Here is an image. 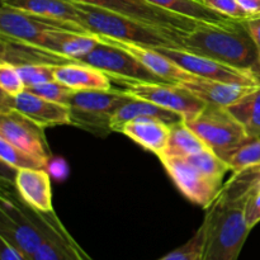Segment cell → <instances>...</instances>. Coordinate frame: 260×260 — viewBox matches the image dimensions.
<instances>
[{"mask_svg": "<svg viewBox=\"0 0 260 260\" xmlns=\"http://www.w3.org/2000/svg\"><path fill=\"white\" fill-rule=\"evenodd\" d=\"M79 24L99 37L114 38L151 48H182L180 30L141 22L95 5L75 2Z\"/></svg>", "mask_w": 260, "mask_h": 260, "instance_id": "3957f363", "label": "cell"}, {"mask_svg": "<svg viewBox=\"0 0 260 260\" xmlns=\"http://www.w3.org/2000/svg\"><path fill=\"white\" fill-rule=\"evenodd\" d=\"M99 42L93 33L76 32L70 29H52L46 33L43 48L76 61L93 50Z\"/></svg>", "mask_w": 260, "mask_h": 260, "instance_id": "44dd1931", "label": "cell"}, {"mask_svg": "<svg viewBox=\"0 0 260 260\" xmlns=\"http://www.w3.org/2000/svg\"><path fill=\"white\" fill-rule=\"evenodd\" d=\"M126 91L135 98L149 101L161 108L179 114L184 121L194 118L205 108L206 103L177 83H144L123 80Z\"/></svg>", "mask_w": 260, "mask_h": 260, "instance_id": "52a82bcc", "label": "cell"}, {"mask_svg": "<svg viewBox=\"0 0 260 260\" xmlns=\"http://www.w3.org/2000/svg\"><path fill=\"white\" fill-rule=\"evenodd\" d=\"M0 108L15 109L43 128L70 124L68 106L47 101L28 90L22 91L18 95H9L2 91Z\"/></svg>", "mask_w": 260, "mask_h": 260, "instance_id": "4fadbf2b", "label": "cell"}, {"mask_svg": "<svg viewBox=\"0 0 260 260\" xmlns=\"http://www.w3.org/2000/svg\"><path fill=\"white\" fill-rule=\"evenodd\" d=\"M249 19L260 18V0H239Z\"/></svg>", "mask_w": 260, "mask_h": 260, "instance_id": "d590c367", "label": "cell"}, {"mask_svg": "<svg viewBox=\"0 0 260 260\" xmlns=\"http://www.w3.org/2000/svg\"><path fill=\"white\" fill-rule=\"evenodd\" d=\"M180 45L183 50L207 56L260 79V53L245 20L229 24L202 23L190 32H183Z\"/></svg>", "mask_w": 260, "mask_h": 260, "instance_id": "7a4b0ae2", "label": "cell"}, {"mask_svg": "<svg viewBox=\"0 0 260 260\" xmlns=\"http://www.w3.org/2000/svg\"><path fill=\"white\" fill-rule=\"evenodd\" d=\"M2 4L41 17L79 24L78 8L74 0H2Z\"/></svg>", "mask_w": 260, "mask_h": 260, "instance_id": "603a6c76", "label": "cell"}, {"mask_svg": "<svg viewBox=\"0 0 260 260\" xmlns=\"http://www.w3.org/2000/svg\"><path fill=\"white\" fill-rule=\"evenodd\" d=\"M142 117L159 118L168 124H172L174 122L183 119L179 114L174 113V112L161 108V107L156 106V104L151 103L149 101H144V99L132 96L113 116L111 123L112 129H113V132H119L122 127H123V124H126L127 122L134 121L136 118H142Z\"/></svg>", "mask_w": 260, "mask_h": 260, "instance_id": "7402d4cb", "label": "cell"}, {"mask_svg": "<svg viewBox=\"0 0 260 260\" xmlns=\"http://www.w3.org/2000/svg\"><path fill=\"white\" fill-rule=\"evenodd\" d=\"M144 2L210 24H229L234 22L230 18H226L225 15L210 9L207 5L203 4L202 0H144Z\"/></svg>", "mask_w": 260, "mask_h": 260, "instance_id": "cb8c5ba5", "label": "cell"}, {"mask_svg": "<svg viewBox=\"0 0 260 260\" xmlns=\"http://www.w3.org/2000/svg\"><path fill=\"white\" fill-rule=\"evenodd\" d=\"M203 4L207 5L210 9L225 15L226 18H230L238 22L248 20V15L241 8L239 0H202Z\"/></svg>", "mask_w": 260, "mask_h": 260, "instance_id": "d6a6232c", "label": "cell"}, {"mask_svg": "<svg viewBox=\"0 0 260 260\" xmlns=\"http://www.w3.org/2000/svg\"><path fill=\"white\" fill-rule=\"evenodd\" d=\"M159 159L180 193L194 205L206 210L220 193L223 182L208 177L187 157L162 155Z\"/></svg>", "mask_w": 260, "mask_h": 260, "instance_id": "9c48e42d", "label": "cell"}, {"mask_svg": "<svg viewBox=\"0 0 260 260\" xmlns=\"http://www.w3.org/2000/svg\"><path fill=\"white\" fill-rule=\"evenodd\" d=\"M55 68L52 65H20L17 66L25 89L38 84L55 80Z\"/></svg>", "mask_w": 260, "mask_h": 260, "instance_id": "4dcf8cb0", "label": "cell"}, {"mask_svg": "<svg viewBox=\"0 0 260 260\" xmlns=\"http://www.w3.org/2000/svg\"><path fill=\"white\" fill-rule=\"evenodd\" d=\"M169 127L170 134L168 146L160 156L164 155V156L185 157L208 149L205 142L188 127L184 119L174 122V123L169 124Z\"/></svg>", "mask_w": 260, "mask_h": 260, "instance_id": "d4e9b609", "label": "cell"}, {"mask_svg": "<svg viewBox=\"0 0 260 260\" xmlns=\"http://www.w3.org/2000/svg\"><path fill=\"white\" fill-rule=\"evenodd\" d=\"M52 29H70L89 33L85 28L75 23L41 17L2 4L0 8V35L2 36L43 48L46 33Z\"/></svg>", "mask_w": 260, "mask_h": 260, "instance_id": "ba28073f", "label": "cell"}, {"mask_svg": "<svg viewBox=\"0 0 260 260\" xmlns=\"http://www.w3.org/2000/svg\"><path fill=\"white\" fill-rule=\"evenodd\" d=\"M0 88L9 95H18L25 90L24 81L17 66L0 61Z\"/></svg>", "mask_w": 260, "mask_h": 260, "instance_id": "1f68e13d", "label": "cell"}, {"mask_svg": "<svg viewBox=\"0 0 260 260\" xmlns=\"http://www.w3.org/2000/svg\"><path fill=\"white\" fill-rule=\"evenodd\" d=\"M25 90L30 91V93L36 94L38 96H42V98L47 99V101L55 102V103L58 104H63V106H68L71 94L74 91L73 89L63 85L62 83L57 81L56 79L55 80L47 81V83L30 86V88H27Z\"/></svg>", "mask_w": 260, "mask_h": 260, "instance_id": "f1b7e54d", "label": "cell"}, {"mask_svg": "<svg viewBox=\"0 0 260 260\" xmlns=\"http://www.w3.org/2000/svg\"><path fill=\"white\" fill-rule=\"evenodd\" d=\"M245 218L251 230L260 222V175L256 178L249 193L245 206Z\"/></svg>", "mask_w": 260, "mask_h": 260, "instance_id": "836d02e7", "label": "cell"}, {"mask_svg": "<svg viewBox=\"0 0 260 260\" xmlns=\"http://www.w3.org/2000/svg\"><path fill=\"white\" fill-rule=\"evenodd\" d=\"M103 71L114 81L165 83L126 50L99 40L98 45L76 60Z\"/></svg>", "mask_w": 260, "mask_h": 260, "instance_id": "8992f818", "label": "cell"}, {"mask_svg": "<svg viewBox=\"0 0 260 260\" xmlns=\"http://www.w3.org/2000/svg\"><path fill=\"white\" fill-rule=\"evenodd\" d=\"M74 2L85 3V4L95 5L141 22L150 24L160 25L169 29L180 30V32H190L203 22L169 12L162 8L155 7L144 0H74Z\"/></svg>", "mask_w": 260, "mask_h": 260, "instance_id": "8fae6325", "label": "cell"}, {"mask_svg": "<svg viewBox=\"0 0 260 260\" xmlns=\"http://www.w3.org/2000/svg\"><path fill=\"white\" fill-rule=\"evenodd\" d=\"M229 111L239 119L249 136H260V85L229 107Z\"/></svg>", "mask_w": 260, "mask_h": 260, "instance_id": "484cf974", "label": "cell"}, {"mask_svg": "<svg viewBox=\"0 0 260 260\" xmlns=\"http://www.w3.org/2000/svg\"><path fill=\"white\" fill-rule=\"evenodd\" d=\"M131 98L126 90L116 89L73 91L68 103L70 124L96 137L109 136L112 118Z\"/></svg>", "mask_w": 260, "mask_h": 260, "instance_id": "277c9868", "label": "cell"}, {"mask_svg": "<svg viewBox=\"0 0 260 260\" xmlns=\"http://www.w3.org/2000/svg\"><path fill=\"white\" fill-rule=\"evenodd\" d=\"M178 84L188 89L190 93L194 94L197 98L205 102L206 104L225 107V108H229V107L238 103L241 98H244L246 94L250 93L254 88H256V86L222 83V81L210 80V79L198 78V76Z\"/></svg>", "mask_w": 260, "mask_h": 260, "instance_id": "e0dca14e", "label": "cell"}, {"mask_svg": "<svg viewBox=\"0 0 260 260\" xmlns=\"http://www.w3.org/2000/svg\"><path fill=\"white\" fill-rule=\"evenodd\" d=\"M203 244V228L200 226L194 235L184 244L175 250L170 251L169 254L164 255L157 260H201V251H202Z\"/></svg>", "mask_w": 260, "mask_h": 260, "instance_id": "f546056e", "label": "cell"}, {"mask_svg": "<svg viewBox=\"0 0 260 260\" xmlns=\"http://www.w3.org/2000/svg\"><path fill=\"white\" fill-rule=\"evenodd\" d=\"M260 167L233 172L220 193L206 208L201 260H238L251 229L246 223L245 206Z\"/></svg>", "mask_w": 260, "mask_h": 260, "instance_id": "6da1fadb", "label": "cell"}, {"mask_svg": "<svg viewBox=\"0 0 260 260\" xmlns=\"http://www.w3.org/2000/svg\"><path fill=\"white\" fill-rule=\"evenodd\" d=\"M156 50L164 53L167 57L174 61L180 68L187 70L192 75L198 76V78L246 86L260 85V79L256 78L254 74L239 70V69L226 65V63L220 62L217 60H213L207 56L197 55V53L189 52V51L183 50V48L160 47Z\"/></svg>", "mask_w": 260, "mask_h": 260, "instance_id": "30bf717a", "label": "cell"}, {"mask_svg": "<svg viewBox=\"0 0 260 260\" xmlns=\"http://www.w3.org/2000/svg\"><path fill=\"white\" fill-rule=\"evenodd\" d=\"M0 159L14 169H45L48 164L0 137Z\"/></svg>", "mask_w": 260, "mask_h": 260, "instance_id": "4316f807", "label": "cell"}, {"mask_svg": "<svg viewBox=\"0 0 260 260\" xmlns=\"http://www.w3.org/2000/svg\"><path fill=\"white\" fill-rule=\"evenodd\" d=\"M0 45H2V53L0 61L9 62L14 66L20 65H65L69 62H76L65 56L57 55L55 52L23 42V41L14 40V38L5 37L0 35Z\"/></svg>", "mask_w": 260, "mask_h": 260, "instance_id": "2e32d148", "label": "cell"}, {"mask_svg": "<svg viewBox=\"0 0 260 260\" xmlns=\"http://www.w3.org/2000/svg\"><path fill=\"white\" fill-rule=\"evenodd\" d=\"M119 132L159 157L168 146L170 127L159 118L142 117L127 122Z\"/></svg>", "mask_w": 260, "mask_h": 260, "instance_id": "ac0fdd59", "label": "cell"}, {"mask_svg": "<svg viewBox=\"0 0 260 260\" xmlns=\"http://www.w3.org/2000/svg\"><path fill=\"white\" fill-rule=\"evenodd\" d=\"M15 189L23 202L41 212L53 211L52 187L45 169H20L14 180Z\"/></svg>", "mask_w": 260, "mask_h": 260, "instance_id": "9a60e30c", "label": "cell"}, {"mask_svg": "<svg viewBox=\"0 0 260 260\" xmlns=\"http://www.w3.org/2000/svg\"><path fill=\"white\" fill-rule=\"evenodd\" d=\"M32 260H93L66 230L60 218Z\"/></svg>", "mask_w": 260, "mask_h": 260, "instance_id": "d6986e66", "label": "cell"}, {"mask_svg": "<svg viewBox=\"0 0 260 260\" xmlns=\"http://www.w3.org/2000/svg\"><path fill=\"white\" fill-rule=\"evenodd\" d=\"M245 24L246 27H248L249 32H250L251 37H253L254 42H255L256 47H258L259 53H260V18L245 20Z\"/></svg>", "mask_w": 260, "mask_h": 260, "instance_id": "8d00e7d4", "label": "cell"}, {"mask_svg": "<svg viewBox=\"0 0 260 260\" xmlns=\"http://www.w3.org/2000/svg\"><path fill=\"white\" fill-rule=\"evenodd\" d=\"M0 137L47 162L51 151L45 128L12 108H0Z\"/></svg>", "mask_w": 260, "mask_h": 260, "instance_id": "7c38bea8", "label": "cell"}, {"mask_svg": "<svg viewBox=\"0 0 260 260\" xmlns=\"http://www.w3.org/2000/svg\"><path fill=\"white\" fill-rule=\"evenodd\" d=\"M206 146L229 164L249 135L239 119L225 107L206 104L200 114L184 121Z\"/></svg>", "mask_w": 260, "mask_h": 260, "instance_id": "5b68a950", "label": "cell"}, {"mask_svg": "<svg viewBox=\"0 0 260 260\" xmlns=\"http://www.w3.org/2000/svg\"><path fill=\"white\" fill-rule=\"evenodd\" d=\"M55 79L74 91L112 89L111 78L107 74L81 62H69L56 66Z\"/></svg>", "mask_w": 260, "mask_h": 260, "instance_id": "ffe728a7", "label": "cell"}, {"mask_svg": "<svg viewBox=\"0 0 260 260\" xmlns=\"http://www.w3.org/2000/svg\"><path fill=\"white\" fill-rule=\"evenodd\" d=\"M0 260H28L22 255L17 249L13 248L12 245L5 240L0 239Z\"/></svg>", "mask_w": 260, "mask_h": 260, "instance_id": "e575fe53", "label": "cell"}, {"mask_svg": "<svg viewBox=\"0 0 260 260\" xmlns=\"http://www.w3.org/2000/svg\"><path fill=\"white\" fill-rule=\"evenodd\" d=\"M98 38L103 42L111 43V45L121 47L126 50L127 52L131 53L134 57H136L142 65L146 66L151 73L159 76L165 83H183V81L190 80L194 78L190 73L180 68L179 65L170 60L169 57L157 51L156 48L146 47V46H140L136 43L126 42V41L114 40V38L108 37H99Z\"/></svg>", "mask_w": 260, "mask_h": 260, "instance_id": "5bb4252c", "label": "cell"}, {"mask_svg": "<svg viewBox=\"0 0 260 260\" xmlns=\"http://www.w3.org/2000/svg\"><path fill=\"white\" fill-rule=\"evenodd\" d=\"M229 165L231 172L260 167V136H249V139L229 160Z\"/></svg>", "mask_w": 260, "mask_h": 260, "instance_id": "83f0119b", "label": "cell"}]
</instances>
